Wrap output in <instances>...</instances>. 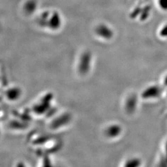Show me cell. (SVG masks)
I'll list each match as a JSON object with an SVG mask.
<instances>
[{"mask_svg": "<svg viewBox=\"0 0 167 167\" xmlns=\"http://www.w3.org/2000/svg\"><path fill=\"white\" fill-rule=\"evenodd\" d=\"M165 92H166V94L167 95V87L166 88V91H165Z\"/></svg>", "mask_w": 167, "mask_h": 167, "instance_id": "obj_9", "label": "cell"}, {"mask_svg": "<svg viewBox=\"0 0 167 167\" xmlns=\"http://www.w3.org/2000/svg\"><path fill=\"white\" fill-rule=\"evenodd\" d=\"M164 158H165L166 163H167V141H166L164 146Z\"/></svg>", "mask_w": 167, "mask_h": 167, "instance_id": "obj_7", "label": "cell"}, {"mask_svg": "<svg viewBox=\"0 0 167 167\" xmlns=\"http://www.w3.org/2000/svg\"><path fill=\"white\" fill-rule=\"evenodd\" d=\"M138 97L135 94H131L125 100L124 109L126 112L131 114L135 113L138 108Z\"/></svg>", "mask_w": 167, "mask_h": 167, "instance_id": "obj_3", "label": "cell"}, {"mask_svg": "<svg viewBox=\"0 0 167 167\" xmlns=\"http://www.w3.org/2000/svg\"><path fill=\"white\" fill-rule=\"evenodd\" d=\"M160 36L162 37L167 38V26L164 27L160 32Z\"/></svg>", "mask_w": 167, "mask_h": 167, "instance_id": "obj_6", "label": "cell"}, {"mask_svg": "<svg viewBox=\"0 0 167 167\" xmlns=\"http://www.w3.org/2000/svg\"><path fill=\"white\" fill-rule=\"evenodd\" d=\"M142 160L137 157H132L128 158L124 163V166L126 167H138L141 166Z\"/></svg>", "mask_w": 167, "mask_h": 167, "instance_id": "obj_4", "label": "cell"}, {"mask_svg": "<svg viewBox=\"0 0 167 167\" xmlns=\"http://www.w3.org/2000/svg\"><path fill=\"white\" fill-rule=\"evenodd\" d=\"M98 33L100 37H101L102 38H104V39L106 40H110L113 36L112 31L107 27H100Z\"/></svg>", "mask_w": 167, "mask_h": 167, "instance_id": "obj_5", "label": "cell"}, {"mask_svg": "<svg viewBox=\"0 0 167 167\" xmlns=\"http://www.w3.org/2000/svg\"><path fill=\"white\" fill-rule=\"evenodd\" d=\"M162 82H163V85L164 86L165 88L167 87V73L165 74V75L164 76L163 80H162Z\"/></svg>", "mask_w": 167, "mask_h": 167, "instance_id": "obj_8", "label": "cell"}, {"mask_svg": "<svg viewBox=\"0 0 167 167\" xmlns=\"http://www.w3.org/2000/svg\"><path fill=\"white\" fill-rule=\"evenodd\" d=\"M123 133V127L117 123H113L107 125L104 130L105 136L107 139H115L121 136Z\"/></svg>", "mask_w": 167, "mask_h": 167, "instance_id": "obj_2", "label": "cell"}, {"mask_svg": "<svg viewBox=\"0 0 167 167\" xmlns=\"http://www.w3.org/2000/svg\"><path fill=\"white\" fill-rule=\"evenodd\" d=\"M163 87L157 84L150 85L143 89L141 97L145 100H154L161 97L163 93Z\"/></svg>", "mask_w": 167, "mask_h": 167, "instance_id": "obj_1", "label": "cell"}]
</instances>
